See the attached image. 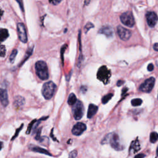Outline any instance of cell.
Segmentation results:
<instances>
[{
    "label": "cell",
    "mask_w": 158,
    "mask_h": 158,
    "mask_svg": "<svg viewBox=\"0 0 158 158\" xmlns=\"http://www.w3.org/2000/svg\"><path fill=\"white\" fill-rule=\"evenodd\" d=\"M50 3H51L53 5H57L61 2L63 0H48Z\"/></svg>",
    "instance_id": "cell-30"
},
{
    "label": "cell",
    "mask_w": 158,
    "mask_h": 158,
    "mask_svg": "<svg viewBox=\"0 0 158 158\" xmlns=\"http://www.w3.org/2000/svg\"><path fill=\"white\" fill-rule=\"evenodd\" d=\"M3 14V11L1 9H0V18H1V17L2 16Z\"/></svg>",
    "instance_id": "cell-40"
},
{
    "label": "cell",
    "mask_w": 158,
    "mask_h": 158,
    "mask_svg": "<svg viewBox=\"0 0 158 158\" xmlns=\"http://www.w3.org/2000/svg\"><path fill=\"white\" fill-rule=\"evenodd\" d=\"M142 100L140 98H135L132 100L131 103L132 106H140L142 103Z\"/></svg>",
    "instance_id": "cell-21"
},
{
    "label": "cell",
    "mask_w": 158,
    "mask_h": 158,
    "mask_svg": "<svg viewBox=\"0 0 158 158\" xmlns=\"http://www.w3.org/2000/svg\"><path fill=\"white\" fill-rule=\"evenodd\" d=\"M98 107L97 106L93 105V104H90L89 105L88 113H87V117L88 118H90L95 116V114L98 111Z\"/></svg>",
    "instance_id": "cell-14"
},
{
    "label": "cell",
    "mask_w": 158,
    "mask_h": 158,
    "mask_svg": "<svg viewBox=\"0 0 158 158\" xmlns=\"http://www.w3.org/2000/svg\"><path fill=\"white\" fill-rule=\"evenodd\" d=\"M149 138H150V142H151L152 143H156L158 140V134H157V133H156L155 132H152L151 134H150Z\"/></svg>",
    "instance_id": "cell-20"
},
{
    "label": "cell",
    "mask_w": 158,
    "mask_h": 158,
    "mask_svg": "<svg viewBox=\"0 0 158 158\" xmlns=\"http://www.w3.org/2000/svg\"><path fill=\"white\" fill-rule=\"evenodd\" d=\"M123 84H124V81H122V80H118L117 82V85L118 87H120V86H121Z\"/></svg>",
    "instance_id": "cell-36"
},
{
    "label": "cell",
    "mask_w": 158,
    "mask_h": 158,
    "mask_svg": "<svg viewBox=\"0 0 158 158\" xmlns=\"http://www.w3.org/2000/svg\"><path fill=\"white\" fill-rule=\"evenodd\" d=\"M154 69V66L153 64H149L148 66V71H153Z\"/></svg>",
    "instance_id": "cell-33"
},
{
    "label": "cell",
    "mask_w": 158,
    "mask_h": 158,
    "mask_svg": "<svg viewBox=\"0 0 158 158\" xmlns=\"http://www.w3.org/2000/svg\"><path fill=\"white\" fill-rule=\"evenodd\" d=\"M56 89V85L53 82L49 81L46 82L43 85L41 92L44 98L46 99H51L54 95Z\"/></svg>",
    "instance_id": "cell-3"
},
{
    "label": "cell",
    "mask_w": 158,
    "mask_h": 158,
    "mask_svg": "<svg viewBox=\"0 0 158 158\" xmlns=\"http://www.w3.org/2000/svg\"><path fill=\"white\" fill-rule=\"evenodd\" d=\"M99 33L105 35L107 37H112L114 34L113 28L109 26H105L102 27L99 30Z\"/></svg>",
    "instance_id": "cell-13"
},
{
    "label": "cell",
    "mask_w": 158,
    "mask_h": 158,
    "mask_svg": "<svg viewBox=\"0 0 158 158\" xmlns=\"http://www.w3.org/2000/svg\"><path fill=\"white\" fill-rule=\"evenodd\" d=\"M36 120H34L30 124V125H28V129H27V134H30V132L32 130V126H33L35 122H36Z\"/></svg>",
    "instance_id": "cell-28"
},
{
    "label": "cell",
    "mask_w": 158,
    "mask_h": 158,
    "mask_svg": "<svg viewBox=\"0 0 158 158\" xmlns=\"http://www.w3.org/2000/svg\"><path fill=\"white\" fill-rule=\"evenodd\" d=\"M121 22L128 27H133L135 25V19L134 15L131 11H127L123 13L120 17Z\"/></svg>",
    "instance_id": "cell-5"
},
{
    "label": "cell",
    "mask_w": 158,
    "mask_h": 158,
    "mask_svg": "<svg viewBox=\"0 0 158 158\" xmlns=\"http://www.w3.org/2000/svg\"><path fill=\"white\" fill-rule=\"evenodd\" d=\"M157 99H158V95H157Z\"/></svg>",
    "instance_id": "cell-42"
},
{
    "label": "cell",
    "mask_w": 158,
    "mask_h": 158,
    "mask_svg": "<svg viewBox=\"0 0 158 158\" xmlns=\"http://www.w3.org/2000/svg\"><path fill=\"white\" fill-rule=\"evenodd\" d=\"M22 127H23V124H22L21 125V126H20V127H19V128L17 129V130H16V134H15V135H14V136H13V138H12V140H14V139H15L17 136V135H19V132L22 130Z\"/></svg>",
    "instance_id": "cell-29"
},
{
    "label": "cell",
    "mask_w": 158,
    "mask_h": 158,
    "mask_svg": "<svg viewBox=\"0 0 158 158\" xmlns=\"http://www.w3.org/2000/svg\"><path fill=\"white\" fill-rule=\"evenodd\" d=\"M127 90H128V88H124V90H123V91H122V95H124L125 93L127 92Z\"/></svg>",
    "instance_id": "cell-38"
},
{
    "label": "cell",
    "mask_w": 158,
    "mask_h": 158,
    "mask_svg": "<svg viewBox=\"0 0 158 158\" xmlns=\"http://www.w3.org/2000/svg\"><path fill=\"white\" fill-rule=\"evenodd\" d=\"M17 50L16 49H13V51L11 53V55H10V57H9V61L11 63H14V60H15L16 57L17 56Z\"/></svg>",
    "instance_id": "cell-23"
},
{
    "label": "cell",
    "mask_w": 158,
    "mask_h": 158,
    "mask_svg": "<svg viewBox=\"0 0 158 158\" xmlns=\"http://www.w3.org/2000/svg\"><path fill=\"white\" fill-rule=\"evenodd\" d=\"M113 93H109V94L105 95V96L103 97V99H102V103L103 104L107 103L111 98H113Z\"/></svg>",
    "instance_id": "cell-22"
},
{
    "label": "cell",
    "mask_w": 158,
    "mask_h": 158,
    "mask_svg": "<svg viewBox=\"0 0 158 158\" xmlns=\"http://www.w3.org/2000/svg\"><path fill=\"white\" fill-rule=\"evenodd\" d=\"M140 149V146L139 142L138 140H135L132 142L129 151H130V153L133 154L138 151Z\"/></svg>",
    "instance_id": "cell-15"
},
{
    "label": "cell",
    "mask_w": 158,
    "mask_h": 158,
    "mask_svg": "<svg viewBox=\"0 0 158 158\" xmlns=\"http://www.w3.org/2000/svg\"><path fill=\"white\" fill-rule=\"evenodd\" d=\"M76 102H77L76 96H75V95L74 94V93H71L69 96V98H68V101H67L68 104H69V105L73 106Z\"/></svg>",
    "instance_id": "cell-19"
},
{
    "label": "cell",
    "mask_w": 158,
    "mask_h": 158,
    "mask_svg": "<svg viewBox=\"0 0 158 158\" xmlns=\"http://www.w3.org/2000/svg\"><path fill=\"white\" fill-rule=\"evenodd\" d=\"M0 101H1L2 105L4 107H6L8 105V95L6 90L0 89Z\"/></svg>",
    "instance_id": "cell-12"
},
{
    "label": "cell",
    "mask_w": 158,
    "mask_h": 158,
    "mask_svg": "<svg viewBox=\"0 0 158 158\" xmlns=\"http://www.w3.org/2000/svg\"><path fill=\"white\" fill-rule=\"evenodd\" d=\"M17 34L18 37L20 41H22L24 43H26L27 42V35L26 27L24 24L22 23H18L17 24Z\"/></svg>",
    "instance_id": "cell-8"
},
{
    "label": "cell",
    "mask_w": 158,
    "mask_h": 158,
    "mask_svg": "<svg viewBox=\"0 0 158 158\" xmlns=\"http://www.w3.org/2000/svg\"><path fill=\"white\" fill-rule=\"evenodd\" d=\"M146 18L149 27L153 28L156 26L158 20V17L156 13L153 11L148 12L146 14Z\"/></svg>",
    "instance_id": "cell-10"
},
{
    "label": "cell",
    "mask_w": 158,
    "mask_h": 158,
    "mask_svg": "<svg viewBox=\"0 0 158 158\" xmlns=\"http://www.w3.org/2000/svg\"><path fill=\"white\" fill-rule=\"evenodd\" d=\"M25 104V99L23 97L20 96H17L14 99V105L16 107H22Z\"/></svg>",
    "instance_id": "cell-16"
},
{
    "label": "cell",
    "mask_w": 158,
    "mask_h": 158,
    "mask_svg": "<svg viewBox=\"0 0 158 158\" xmlns=\"http://www.w3.org/2000/svg\"><path fill=\"white\" fill-rule=\"evenodd\" d=\"M8 30L6 28H0V42H3L9 37Z\"/></svg>",
    "instance_id": "cell-17"
},
{
    "label": "cell",
    "mask_w": 158,
    "mask_h": 158,
    "mask_svg": "<svg viewBox=\"0 0 158 158\" xmlns=\"http://www.w3.org/2000/svg\"><path fill=\"white\" fill-rule=\"evenodd\" d=\"M111 75V71L107 69L106 66H103L99 69L98 73H97V78L105 84H107L109 81Z\"/></svg>",
    "instance_id": "cell-4"
},
{
    "label": "cell",
    "mask_w": 158,
    "mask_h": 158,
    "mask_svg": "<svg viewBox=\"0 0 158 158\" xmlns=\"http://www.w3.org/2000/svg\"><path fill=\"white\" fill-rule=\"evenodd\" d=\"M153 48H154V50H155V51H158V43H155L154 45Z\"/></svg>",
    "instance_id": "cell-35"
},
{
    "label": "cell",
    "mask_w": 158,
    "mask_h": 158,
    "mask_svg": "<svg viewBox=\"0 0 158 158\" xmlns=\"http://www.w3.org/2000/svg\"><path fill=\"white\" fill-rule=\"evenodd\" d=\"M16 1L17 2L18 4H19L21 10H22V11L24 12V5H23V1H22V0H16Z\"/></svg>",
    "instance_id": "cell-31"
},
{
    "label": "cell",
    "mask_w": 158,
    "mask_h": 158,
    "mask_svg": "<svg viewBox=\"0 0 158 158\" xmlns=\"http://www.w3.org/2000/svg\"><path fill=\"white\" fill-rule=\"evenodd\" d=\"M154 83H155V78L154 77H150L146 80L140 85L139 90L142 92L149 93L153 90L154 86Z\"/></svg>",
    "instance_id": "cell-7"
},
{
    "label": "cell",
    "mask_w": 158,
    "mask_h": 158,
    "mask_svg": "<svg viewBox=\"0 0 158 158\" xmlns=\"http://www.w3.org/2000/svg\"><path fill=\"white\" fill-rule=\"evenodd\" d=\"M35 70L37 76L42 80H46L49 78L47 65L43 61H39L35 64Z\"/></svg>",
    "instance_id": "cell-2"
},
{
    "label": "cell",
    "mask_w": 158,
    "mask_h": 158,
    "mask_svg": "<svg viewBox=\"0 0 158 158\" xmlns=\"http://www.w3.org/2000/svg\"><path fill=\"white\" fill-rule=\"evenodd\" d=\"M107 142H109L112 148L117 151H121L124 149V146L121 144L119 136L117 134H112L107 135L103 140L102 144H105Z\"/></svg>",
    "instance_id": "cell-1"
},
{
    "label": "cell",
    "mask_w": 158,
    "mask_h": 158,
    "mask_svg": "<svg viewBox=\"0 0 158 158\" xmlns=\"http://www.w3.org/2000/svg\"><path fill=\"white\" fill-rule=\"evenodd\" d=\"M30 149L33 151L35 152H37V153H41V154H46V155H48V156H52L51 154L49 151H48L47 150H46L43 148H40V147H38V146H33L32 148H30Z\"/></svg>",
    "instance_id": "cell-18"
},
{
    "label": "cell",
    "mask_w": 158,
    "mask_h": 158,
    "mask_svg": "<svg viewBox=\"0 0 158 158\" xmlns=\"http://www.w3.org/2000/svg\"><path fill=\"white\" fill-rule=\"evenodd\" d=\"M145 156V154H137V155H136L135 156V157H144Z\"/></svg>",
    "instance_id": "cell-37"
},
{
    "label": "cell",
    "mask_w": 158,
    "mask_h": 158,
    "mask_svg": "<svg viewBox=\"0 0 158 158\" xmlns=\"http://www.w3.org/2000/svg\"><path fill=\"white\" fill-rule=\"evenodd\" d=\"M117 31L118 37L123 41L128 40L132 36V32L130 30L120 26L117 27Z\"/></svg>",
    "instance_id": "cell-9"
},
{
    "label": "cell",
    "mask_w": 158,
    "mask_h": 158,
    "mask_svg": "<svg viewBox=\"0 0 158 158\" xmlns=\"http://www.w3.org/2000/svg\"><path fill=\"white\" fill-rule=\"evenodd\" d=\"M32 51H33V48H31V49H29V50H28L27 53V55H26V58H24V61H22V63H21V65H22V64L26 61L28 58V57L30 56L31 55H32Z\"/></svg>",
    "instance_id": "cell-26"
},
{
    "label": "cell",
    "mask_w": 158,
    "mask_h": 158,
    "mask_svg": "<svg viewBox=\"0 0 158 158\" xmlns=\"http://www.w3.org/2000/svg\"><path fill=\"white\" fill-rule=\"evenodd\" d=\"M6 55V48L4 45L0 44V57H5Z\"/></svg>",
    "instance_id": "cell-24"
},
{
    "label": "cell",
    "mask_w": 158,
    "mask_h": 158,
    "mask_svg": "<svg viewBox=\"0 0 158 158\" xmlns=\"http://www.w3.org/2000/svg\"><path fill=\"white\" fill-rule=\"evenodd\" d=\"M3 147V143L2 142H0V150H1Z\"/></svg>",
    "instance_id": "cell-39"
},
{
    "label": "cell",
    "mask_w": 158,
    "mask_h": 158,
    "mask_svg": "<svg viewBox=\"0 0 158 158\" xmlns=\"http://www.w3.org/2000/svg\"><path fill=\"white\" fill-rule=\"evenodd\" d=\"M86 129H87V126L85 124L82 122H78L74 125L72 130V133L74 135L79 136L83 134Z\"/></svg>",
    "instance_id": "cell-11"
},
{
    "label": "cell",
    "mask_w": 158,
    "mask_h": 158,
    "mask_svg": "<svg viewBox=\"0 0 158 158\" xmlns=\"http://www.w3.org/2000/svg\"><path fill=\"white\" fill-rule=\"evenodd\" d=\"M156 153H157V156H158V146H157V151H156Z\"/></svg>",
    "instance_id": "cell-41"
},
{
    "label": "cell",
    "mask_w": 158,
    "mask_h": 158,
    "mask_svg": "<svg viewBox=\"0 0 158 158\" xmlns=\"http://www.w3.org/2000/svg\"><path fill=\"white\" fill-rule=\"evenodd\" d=\"M66 46H64L63 47L61 48V57H62V61H63V63L64 62V57H63V54L64 51H65V49H66Z\"/></svg>",
    "instance_id": "cell-34"
},
{
    "label": "cell",
    "mask_w": 158,
    "mask_h": 158,
    "mask_svg": "<svg viewBox=\"0 0 158 158\" xmlns=\"http://www.w3.org/2000/svg\"><path fill=\"white\" fill-rule=\"evenodd\" d=\"M41 128H38V130L36 132V135H35V139L37 140H40L41 138Z\"/></svg>",
    "instance_id": "cell-27"
},
{
    "label": "cell",
    "mask_w": 158,
    "mask_h": 158,
    "mask_svg": "<svg viewBox=\"0 0 158 158\" xmlns=\"http://www.w3.org/2000/svg\"><path fill=\"white\" fill-rule=\"evenodd\" d=\"M72 112L75 120H80L83 117L84 113V107L80 101H77L73 105Z\"/></svg>",
    "instance_id": "cell-6"
},
{
    "label": "cell",
    "mask_w": 158,
    "mask_h": 158,
    "mask_svg": "<svg viewBox=\"0 0 158 158\" xmlns=\"http://www.w3.org/2000/svg\"><path fill=\"white\" fill-rule=\"evenodd\" d=\"M77 156V151H72L70 152V154H69V157H76Z\"/></svg>",
    "instance_id": "cell-32"
},
{
    "label": "cell",
    "mask_w": 158,
    "mask_h": 158,
    "mask_svg": "<svg viewBox=\"0 0 158 158\" xmlns=\"http://www.w3.org/2000/svg\"><path fill=\"white\" fill-rule=\"evenodd\" d=\"M93 27H94V25L91 22H88L87 24H86V26H85V28H84L85 32V33H87L88 31L90 29V28H93Z\"/></svg>",
    "instance_id": "cell-25"
}]
</instances>
